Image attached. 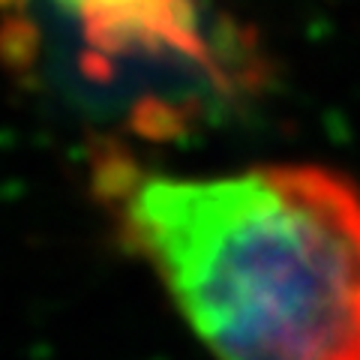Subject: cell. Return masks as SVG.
<instances>
[{
    "label": "cell",
    "mask_w": 360,
    "mask_h": 360,
    "mask_svg": "<svg viewBox=\"0 0 360 360\" xmlns=\"http://www.w3.org/2000/svg\"><path fill=\"white\" fill-rule=\"evenodd\" d=\"M120 234L217 360H360V189L319 165L111 172Z\"/></svg>",
    "instance_id": "6da1fadb"
},
{
    "label": "cell",
    "mask_w": 360,
    "mask_h": 360,
    "mask_svg": "<svg viewBox=\"0 0 360 360\" xmlns=\"http://www.w3.org/2000/svg\"><path fill=\"white\" fill-rule=\"evenodd\" d=\"M82 21L94 51L108 54H180L210 63L207 45L195 30L189 0H60Z\"/></svg>",
    "instance_id": "7a4b0ae2"
}]
</instances>
